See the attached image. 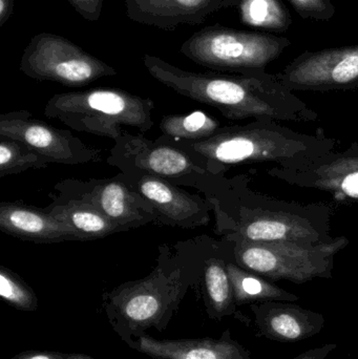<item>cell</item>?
<instances>
[{
  "instance_id": "obj_14",
  "label": "cell",
  "mask_w": 358,
  "mask_h": 359,
  "mask_svg": "<svg viewBox=\"0 0 358 359\" xmlns=\"http://www.w3.org/2000/svg\"><path fill=\"white\" fill-rule=\"evenodd\" d=\"M0 229L21 240L36 243L79 240L69 225L59 221L52 213L6 203L0 206Z\"/></svg>"
},
{
  "instance_id": "obj_15",
  "label": "cell",
  "mask_w": 358,
  "mask_h": 359,
  "mask_svg": "<svg viewBox=\"0 0 358 359\" xmlns=\"http://www.w3.org/2000/svg\"><path fill=\"white\" fill-rule=\"evenodd\" d=\"M139 190L160 212L180 225H193L197 217L205 215L201 213V206L193 198L155 177L141 180Z\"/></svg>"
},
{
  "instance_id": "obj_8",
  "label": "cell",
  "mask_w": 358,
  "mask_h": 359,
  "mask_svg": "<svg viewBox=\"0 0 358 359\" xmlns=\"http://www.w3.org/2000/svg\"><path fill=\"white\" fill-rule=\"evenodd\" d=\"M27 116L25 111L1 115L0 137L22 142L48 163L79 164L92 159V151L69 133Z\"/></svg>"
},
{
  "instance_id": "obj_1",
  "label": "cell",
  "mask_w": 358,
  "mask_h": 359,
  "mask_svg": "<svg viewBox=\"0 0 358 359\" xmlns=\"http://www.w3.org/2000/svg\"><path fill=\"white\" fill-rule=\"evenodd\" d=\"M191 147L212 163L273 162L282 168H296L332 153L334 141L300 134L275 120L262 119L247 126L223 128Z\"/></svg>"
},
{
  "instance_id": "obj_2",
  "label": "cell",
  "mask_w": 358,
  "mask_h": 359,
  "mask_svg": "<svg viewBox=\"0 0 358 359\" xmlns=\"http://www.w3.org/2000/svg\"><path fill=\"white\" fill-rule=\"evenodd\" d=\"M155 104L120 88H92L53 96L44 115L77 132L119 139L122 126L147 132L153 126Z\"/></svg>"
},
{
  "instance_id": "obj_4",
  "label": "cell",
  "mask_w": 358,
  "mask_h": 359,
  "mask_svg": "<svg viewBox=\"0 0 358 359\" xmlns=\"http://www.w3.org/2000/svg\"><path fill=\"white\" fill-rule=\"evenodd\" d=\"M290 44L286 37L214 25L191 35L180 52L212 71L245 74L265 71Z\"/></svg>"
},
{
  "instance_id": "obj_21",
  "label": "cell",
  "mask_w": 358,
  "mask_h": 359,
  "mask_svg": "<svg viewBox=\"0 0 358 359\" xmlns=\"http://www.w3.org/2000/svg\"><path fill=\"white\" fill-rule=\"evenodd\" d=\"M160 130L172 138L202 141L216 135L220 130V123L212 116L197 111L189 115L165 116Z\"/></svg>"
},
{
  "instance_id": "obj_25",
  "label": "cell",
  "mask_w": 358,
  "mask_h": 359,
  "mask_svg": "<svg viewBox=\"0 0 358 359\" xmlns=\"http://www.w3.org/2000/svg\"><path fill=\"white\" fill-rule=\"evenodd\" d=\"M294 10L304 19L330 20L336 14L332 0H289Z\"/></svg>"
},
{
  "instance_id": "obj_22",
  "label": "cell",
  "mask_w": 358,
  "mask_h": 359,
  "mask_svg": "<svg viewBox=\"0 0 358 359\" xmlns=\"http://www.w3.org/2000/svg\"><path fill=\"white\" fill-rule=\"evenodd\" d=\"M226 265L221 259H210L205 268L206 292L210 307L218 318L235 312V297Z\"/></svg>"
},
{
  "instance_id": "obj_24",
  "label": "cell",
  "mask_w": 358,
  "mask_h": 359,
  "mask_svg": "<svg viewBox=\"0 0 358 359\" xmlns=\"http://www.w3.org/2000/svg\"><path fill=\"white\" fill-rule=\"evenodd\" d=\"M0 295L4 301L21 310L36 309L37 299L33 291L10 270L0 269Z\"/></svg>"
},
{
  "instance_id": "obj_26",
  "label": "cell",
  "mask_w": 358,
  "mask_h": 359,
  "mask_svg": "<svg viewBox=\"0 0 358 359\" xmlns=\"http://www.w3.org/2000/svg\"><path fill=\"white\" fill-rule=\"evenodd\" d=\"M74 10L88 21H97L102 13L104 0H67Z\"/></svg>"
},
{
  "instance_id": "obj_9",
  "label": "cell",
  "mask_w": 358,
  "mask_h": 359,
  "mask_svg": "<svg viewBox=\"0 0 358 359\" xmlns=\"http://www.w3.org/2000/svg\"><path fill=\"white\" fill-rule=\"evenodd\" d=\"M269 174L292 185L330 192L340 200H358V154L330 153L304 165L273 168Z\"/></svg>"
},
{
  "instance_id": "obj_27",
  "label": "cell",
  "mask_w": 358,
  "mask_h": 359,
  "mask_svg": "<svg viewBox=\"0 0 358 359\" xmlns=\"http://www.w3.org/2000/svg\"><path fill=\"white\" fill-rule=\"evenodd\" d=\"M336 348H338L336 344H327V345L322 346V347L303 352L302 354L292 359H326Z\"/></svg>"
},
{
  "instance_id": "obj_12",
  "label": "cell",
  "mask_w": 358,
  "mask_h": 359,
  "mask_svg": "<svg viewBox=\"0 0 358 359\" xmlns=\"http://www.w3.org/2000/svg\"><path fill=\"white\" fill-rule=\"evenodd\" d=\"M256 326L265 339L296 344L319 334L325 326L323 314L288 302H265L250 305Z\"/></svg>"
},
{
  "instance_id": "obj_18",
  "label": "cell",
  "mask_w": 358,
  "mask_h": 359,
  "mask_svg": "<svg viewBox=\"0 0 358 359\" xmlns=\"http://www.w3.org/2000/svg\"><path fill=\"white\" fill-rule=\"evenodd\" d=\"M50 213L69 225L79 240L103 238L119 228L97 207L85 203L71 202L65 206L56 207Z\"/></svg>"
},
{
  "instance_id": "obj_11",
  "label": "cell",
  "mask_w": 358,
  "mask_h": 359,
  "mask_svg": "<svg viewBox=\"0 0 358 359\" xmlns=\"http://www.w3.org/2000/svg\"><path fill=\"white\" fill-rule=\"evenodd\" d=\"M135 22L174 31L180 25H203L212 14L237 6L240 0H124Z\"/></svg>"
},
{
  "instance_id": "obj_13",
  "label": "cell",
  "mask_w": 358,
  "mask_h": 359,
  "mask_svg": "<svg viewBox=\"0 0 358 359\" xmlns=\"http://www.w3.org/2000/svg\"><path fill=\"white\" fill-rule=\"evenodd\" d=\"M139 351L155 359H250L252 353L233 341L229 330L220 339H200L180 341H157L141 337L137 343Z\"/></svg>"
},
{
  "instance_id": "obj_16",
  "label": "cell",
  "mask_w": 358,
  "mask_h": 359,
  "mask_svg": "<svg viewBox=\"0 0 358 359\" xmlns=\"http://www.w3.org/2000/svg\"><path fill=\"white\" fill-rule=\"evenodd\" d=\"M227 272L233 286L235 305H254L265 302L298 301L294 293L269 282L267 278L240 267L237 263H228Z\"/></svg>"
},
{
  "instance_id": "obj_10",
  "label": "cell",
  "mask_w": 358,
  "mask_h": 359,
  "mask_svg": "<svg viewBox=\"0 0 358 359\" xmlns=\"http://www.w3.org/2000/svg\"><path fill=\"white\" fill-rule=\"evenodd\" d=\"M180 292L177 278L156 272L141 282L118 289L111 299L117 311L136 326L158 325Z\"/></svg>"
},
{
  "instance_id": "obj_7",
  "label": "cell",
  "mask_w": 358,
  "mask_h": 359,
  "mask_svg": "<svg viewBox=\"0 0 358 359\" xmlns=\"http://www.w3.org/2000/svg\"><path fill=\"white\" fill-rule=\"evenodd\" d=\"M277 79L290 90H344L358 86V44L304 53Z\"/></svg>"
},
{
  "instance_id": "obj_30",
  "label": "cell",
  "mask_w": 358,
  "mask_h": 359,
  "mask_svg": "<svg viewBox=\"0 0 358 359\" xmlns=\"http://www.w3.org/2000/svg\"><path fill=\"white\" fill-rule=\"evenodd\" d=\"M69 359H92L90 356L84 355V354H69Z\"/></svg>"
},
{
  "instance_id": "obj_28",
  "label": "cell",
  "mask_w": 358,
  "mask_h": 359,
  "mask_svg": "<svg viewBox=\"0 0 358 359\" xmlns=\"http://www.w3.org/2000/svg\"><path fill=\"white\" fill-rule=\"evenodd\" d=\"M69 354L60 352L27 351L12 359H69Z\"/></svg>"
},
{
  "instance_id": "obj_20",
  "label": "cell",
  "mask_w": 358,
  "mask_h": 359,
  "mask_svg": "<svg viewBox=\"0 0 358 359\" xmlns=\"http://www.w3.org/2000/svg\"><path fill=\"white\" fill-rule=\"evenodd\" d=\"M240 18L249 27L286 32L291 25L289 11L281 0H240Z\"/></svg>"
},
{
  "instance_id": "obj_3",
  "label": "cell",
  "mask_w": 358,
  "mask_h": 359,
  "mask_svg": "<svg viewBox=\"0 0 358 359\" xmlns=\"http://www.w3.org/2000/svg\"><path fill=\"white\" fill-rule=\"evenodd\" d=\"M235 263L267 280L304 284L331 278L334 257L349 244L345 236L329 242H252L233 236Z\"/></svg>"
},
{
  "instance_id": "obj_5",
  "label": "cell",
  "mask_w": 358,
  "mask_h": 359,
  "mask_svg": "<svg viewBox=\"0 0 358 359\" xmlns=\"http://www.w3.org/2000/svg\"><path fill=\"white\" fill-rule=\"evenodd\" d=\"M20 71L38 81H52L71 88L117 75V71L62 36L42 33L32 37L21 57Z\"/></svg>"
},
{
  "instance_id": "obj_29",
  "label": "cell",
  "mask_w": 358,
  "mask_h": 359,
  "mask_svg": "<svg viewBox=\"0 0 358 359\" xmlns=\"http://www.w3.org/2000/svg\"><path fill=\"white\" fill-rule=\"evenodd\" d=\"M14 12V0H0V27H4Z\"/></svg>"
},
{
  "instance_id": "obj_23",
  "label": "cell",
  "mask_w": 358,
  "mask_h": 359,
  "mask_svg": "<svg viewBox=\"0 0 358 359\" xmlns=\"http://www.w3.org/2000/svg\"><path fill=\"white\" fill-rule=\"evenodd\" d=\"M0 138V176L18 174L29 168L48 165V160L27 145L4 137Z\"/></svg>"
},
{
  "instance_id": "obj_19",
  "label": "cell",
  "mask_w": 358,
  "mask_h": 359,
  "mask_svg": "<svg viewBox=\"0 0 358 359\" xmlns=\"http://www.w3.org/2000/svg\"><path fill=\"white\" fill-rule=\"evenodd\" d=\"M90 198L92 205L119 227L122 224L142 219L139 207L135 202L134 194L118 182L98 186Z\"/></svg>"
},
{
  "instance_id": "obj_6",
  "label": "cell",
  "mask_w": 358,
  "mask_h": 359,
  "mask_svg": "<svg viewBox=\"0 0 358 359\" xmlns=\"http://www.w3.org/2000/svg\"><path fill=\"white\" fill-rule=\"evenodd\" d=\"M330 212L324 207L277 204L243 207L233 236L252 242L323 243L329 236Z\"/></svg>"
},
{
  "instance_id": "obj_17",
  "label": "cell",
  "mask_w": 358,
  "mask_h": 359,
  "mask_svg": "<svg viewBox=\"0 0 358 359\" xmlns=\"http://www.w3.org/2000/svg\"><path fill=\"white\" fill-rule=\"evenodd\" d=\"M130 151L134 157V164L141 170L159 176L176 177L191 170H199L193 165L186 154L170 147H151L132 140Z\"/></svg>"
}]
</instances>
